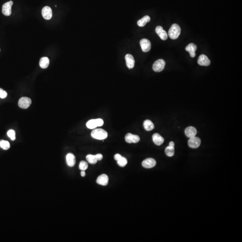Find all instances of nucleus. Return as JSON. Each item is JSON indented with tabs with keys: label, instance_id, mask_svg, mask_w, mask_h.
<instances>
[{
	"label": "nucleus",
	"instance_id": "nucleus-1",
	"mask_svg": "<svg viewBox=\"0 0 242 242\" xmlns=\"http://www.w3.org/2000/svg\"><path fill=\"white\" fill-rule=\"evenodd\" d=\"M181 33V28L177 24H173L168 31V35L170 38L175 40L177 39Z\"/></svg>",
	"mask_w": 242,
	"mask_h": 242
},
{
	"label": "nucleus",
	"instance_id": "nucleus-2",
	"mask_svg": "<svg viewBox=\"0 0 242 242\" xmlns=\"http://www.w3.org/2000/svg\"><path fill=\"white\" fill-rule=\"evenodd\" d=\"M92 138L98 140H103L107 138L108 133L104 129H96L92 132Z\"/></svg>",
	"mask_w": 242,
	"mask_h": 242
},
{
	"label": "nucleus",
	"instance_id": "nucleus-3",
	"mask_svg": "<svg viewBox=\"0 0 242 242\" xmlns=\"http://www.w3.org/2000/svg\"><path fill=\"white\" fill-rule=\"evenodd\" d=\"M104 123V121L101 119H91L87 123L86 126L89 129H93L98 126H102Z\"/></svg>",
	"mask_w": 242,
	"mask_h": 242
},
{
	"label": "nucleus",
	"instance_id": "nucleus-4",
	"mask_svg": "<svg viewBox=\"0 0 242 242\" xmlns=\"http://www.w3.org/2000/svg\"><path fill=\"white\" fill-rule=\"evenodd\" d=\"M165 62L163 59H158L153 63V69L156 72H159L163 71L165 67Z\"/></svg>",
	"mask_w": 242,
	"mask_h": 242
},
{
	"label": "nucleus",
	"instance_id": "nucleus-5",
	"mask_svg": "<svg viewBox=\"0 0 242 242\" xmlns=\"http://www.w3.org/2000/svg\"><path fill=\"white\" fill-rule=\"evenodd\" d=\"M31 104V100L27 97H23L18 101V104L20 108L27 109Z\"/></svg>",
	"mask_w": 242,
	"mask_h": 242
},
{
	"label": "nucleus",
	"instance_id": "nucleus-6",
	"mask_svg": "<svg viewBox=\"0 0 242 242\" xmlns=\"http://www.w3.org/2000/svg\"><path fill=\"white\" fill-rule=\"evenodd\" d=\"M13 5V2L11 1L5 3L2 6V12L4 15L10 16L11 14V7Z\"/></svg>",
	"mask_w": 242,
	"mask_h": 242
},
{
	"label": "nucleus",
	"instance_id": "nucleus-7",
	"mask_svg": "<svg viewBox=\"0 0 242 242\" xmlns=\"http://www.w3.org/2000/svg\"><path fill=\"white\" fill-rule=\"evenodd\" d=\"M201 144V140L197 137H193L190 138L188 141L189 146L191 148H197L199 147Z\"/></svg>",
	"mask_w": 242,
	"mask_h": 242
},
{
	"label": "nucleus",
	"instance_id": "nucleus-8",
	"mask_svg": "<svg viewBox=\"0 0 242 242\" xmlns=\"http://www.w3.org/2000/svg\"><path fill=\"white\" fill-rule=\"evenodd\" d=\"M140 45L143 52H148L151 50V42L148 39H142L140 41Z\"/></svg>",
	"mask_w": 242,
	"mask_h": 242
},
{
	"label": "nucleus",
	"instance_id": "nucleus-9",
	"mask_svg": "<svg viewBox=\"0 0 242 242\" xmlns=\"http://www.w3.org/2000/svg\"><path fill=\"white\" fill-rule=\"evenodd\" d=\"M125 140L128 143H137L140 141V138L137 135L128 133L125 136Z\"/></svg>",
	"mask_w": 242,
	"mask_h": 242
},
{
	"label": "nucleus",
	"instance_id": "nucleus-10",
	"mask_svg": "<svg viewBox=\"0 0 242 242\" xmlns=\"http://www.w3.org/2000/svg\"><path fill=\"white\" fill-rule=\"evenodd\" d=\"M142 166L147 169L153 168L156 165V161L155 159L152 158H148L144 160L142 163Z\"/></svg>",
	"mask_w": 242,
	"mask_h": 242
},
{
	"label": "nucleus",
	"instance_id": "nucleus-11",
	"mask_svg": "<svg viewBox=\"0 0 242 242\" xmlns=\"http://www.w3.org/2000/svg\"><path fill=\"white\" fill-rule=\"evenodd\" d=\"M42 14L43 18L46 20H50L52 17V10L50 7H44L42 9Z\"/></svg>",
	"mask_w": 242,
	"mask_h": 242
},
{
	"label": "nucleus",
	"instance_id": "nucleus-12",
	"mask_svg": "<svg viewBox=\"0 0 242 242\" xmlns=\"http://www.w3.org/2000/svg\"><path fill=\"white\" fill-rule=\"evenodd\" d=\"M198 63L201 66H208L210 64V61L204 54L200 55L198 59Z\"/></svg>",
	"mask_w": 242,
	"mask_h": 242
},
{
	"label": "nucleus",
	"instance_id": "nucleus-13",
	"mask_svg": "<svg viewBox=\"0 0 242 242\" xmlns=\"http://www.w3.org/2000/svg\"><path fill=\"white\" fill-rule=\"evenodd\" d=\"M125 59L127 67L130 69L133 68L135 63V59L133 56L131 54H126L125 56Z\"/></svg>",
	"mask_w": 242,
	"mask_h": 242
},
{
	"label": "nucleus",
	"instance_id": "nucleus-14",
	"mask_svg": "<svg viewBox=\"0 0 242 242\" xmlns=\"http://www.w3.org/2000/svg\"><path fill=\"white\" fill-rule=\"evenodd\" d=\"M156 32L161 40H165L168 38V34L161 26H158L156 28Z\"/></svg>",
	"mask_w": 242,
	"mask_h": 242
},
{
	"label": "nucleus",
	"instance_id": "nucleus-15",
	"mask_svg": "<svg viewBox=\"0 0 242 242\" xmlns=\"http://www.w3.org/2000/svg\"><path fill=\"white\" fill-rule=\"evenodd\" d=\"M97 182L102 186H106L109 182L108 176L105 174H102L99 176L97 180Z\"/></svg>",
	"mask_w": 242,
	"mask_h": 242
},
{
	"label": "nucleus",
	"instance_id": "nucleus-16",
	"mask_svg": "<svg viewBox=\"0 0 242 242\" xmlns=\"http://www.w3.org/2000/svg\"><path fill=\"white\" fill-rule=\"evenodd\" d=\"M187 51L188 52L190 53L191 57H196V51L197 50V46L193 43H191L189 44L185 48Z\"/></svg>",
	"mask_w": 242,
	"mask_h": 242
},
{
	"label": "nucleus",
	"instance_id": "nucleus-17",
	"mask_svg": "<svg viewBox=\"0 0 242 242\" xmlns=\"http://www.w3.org/2000/svg\"><path fill=\"white\" fill-rule=\"evenodd\" d=\"M175 143L171 141L169 143V146L166 148L165 149V154L169 157H172L175 154Z\"/></svg>",
	"mask_w": 242,
	"mask_h": 242
},
{
	"label": "nucleus",
	"instance_id": "nucleus-18",
	"mask_svg": "<svg viewBox=\"0 0 242 242\" xmlns=\"http://www.w3.org/2000/svg\"><path fill=\"white\" fill-rule=\"evenodd\" d=\"M185 135L188 138H191L196 136L197 134V130L196 128L193 126H189L185 130Z\"/></svg>",
	"mask_w": 242,
	"mask_h": 242
},
{
	"label": "nucleus",
	"instance_id": "nucleus-19",
	"mask_svg": "<svg viewBox=\"0 0 242 242\" xmlns=\"http://www.w3.org/2000/svg\"><path fill=\"white\" fill-rule=\"evenodd\" d=\"M66 160L67 165L70 167H73L75 165L76 159L75 156L72 153H68L66 156Z\"/></svg>",
	"mask_w": 242,
	"mask_h": 242
},
{
	"label": "nucleus",
	"instance_id": "nucleus-20",
	"mask_svg": "<svg viewBox=\"0 0 242 242\" xmlns=\"http://www.w3.org/2000/svg\"><path fill=\"white\" fill-rule=\"evenodd\" d=\"M153 140L155 144L160 146L163 143L164 139L158 133H155L153 136Z\"/></svg>",
	"mask_w": 242,
	"mask_h": 242
},
{
	"label": "nucleus",
	"instance_id": "nucleus-21",
	"mask_svg": "<svg viewBox=\"0 0 242 242\" xmlns=\"http://www.w3.org/2000/svg\"><path fill=\"white\" fill-rule=\"evenodd\" d=\"M150 20H151V18L148 15H146L138 21L137 24L139 27H143L146 25L147 23L150 22Z\"/></svg>",
	"mask_w": 242,
	"mask_h": 242
},
{
	"label": "nucleus",
	"instance_id": "nucleus-22",
	"mask_svg": "<svg viewBox=\"0 0 242 242\" xmlns=\"http://www.w3.org/2000/svg\"><path fill=\"white\" fill-rule=\"evenodd\" d=\"M50 64V60L47 57H43L40 59V67L42 69H46Z\"/></svg>",
	"mask_w": 242,
	"mask_h": 242
},
{
	"label": "nucleus",
	"instance_id": "nucleus-23",
	"mask_svg": "<svg viewBox=\"0 0 242 242\" xmlns=\"http://www.w3.org/2000/svg\"><path fill=\"white\" fill-rule=\"evenodd\" d=\"M143 126L146 130L150 131L153 130L154 128V125L153 122L149 120L144 121L143 123Z\"/></svg>",
	"mask_w": 242,
	"mask_h": 242
},
{
	"label": "nucleus",
	"instance_id": "nucleus-24",
	"mask_svg": "<svg viewBox=\"0 0 242 242\" xmlns=\"http://www.w3.org/2000/svg\"><path fill=\"white\" fill-rule=\"evenodd\" d=\"M86 159L88 163L91 164H96L98 160H97L95 155H92L91 154H89L87 155L86 157Z\"/></svg>",
	"mask_w": 242,
	"mask_h": 242
},
{
	"label": "nucleus",
	"instance_id": "nucleus-25",
	"mask_svg": "<svg viewBox=\"0 0 242 242\" xmlns=\"http://www.w3.org/2000/svg\"><path fill=\"white\" fill-rule=\"evenodd\" d=\"M11 145L10 143L7 141L1 140L0 141V147L4 150H8L10 148Z\"/></svg>",
	"mask_w": 242,
	"mask_h": 242
},
{
	"label": "nucleus",
	"instance_id": "nucleus-26",
	"mask_svg": "<svg viewBox=\"0 0 242 242\" xmlns=\"http://www.w3.org/2000/svg\"><path fill=\"white\" fill-rule=\"evenodd\" d=\"M117 163L120 167H124L127 164V159L124 157H122L119 160H117Z\"/></svg>",
	"mask_w": 242,
	"mask_h": 242
},
{
	"label": "nucleus",
	"instance_id": "nucleus-27",
	"mask_svg": "<svg viewBox=\"0 0 242 242\" xmlns=\"http://www.w3.org/2000/svg\"><path fill=\"white\" fill-rule=\"evenodd\" d=\"M88 168V164L85 161H81L79 163V168L80 170L82 171H85Z\"/></svg>",
	"mask_w": 242,
	"mask_h": 242
},
{
	"label": "nucleus",
	"instance_id": "nucleus-28",
	"mask_svg": "<svg viewBox=\"0 0 242 242\" xmlns=\"http://www.w3.org/2000/svg\"><path fill=\"white\" fill-rule=\"evenodd\" d=\"M7 136L11 138L12 141H15L16 139L15 137V132L13 130H10L7 132Z\"/></svg>",
	"mask_w": 242,
	"mask_h": 242
},
{
	"label": "nucleus",
	"instance_id": "nucleus-29",
	"mask_svg": "<svg viewBox=\"0 0 242 242\" xmlns=\"http://www.w3.org/2000/svg\"><path fill=\"white\" fill-rule=\"evenodd\" d=\"M7 96V93L6 91L4 90L2 88H0V98L1 99L6 98Z\"/></svg>",
	"mask_w": 242,
	"mask_h": 242
},
{
	"label": "nucleus",
	"instance_id": "nucleus-30",
	"mask_svg": "<svg viewBox=\"0 0 242 242\" xmlns=\"http://www.w3.org/2000/svg\"><path fill=\"white\" fill-rule=\"evenodd\" d=\"M96 158H97V160H101L103 159V156L101 154H97L95 155Z\"/></svg>",
	"mask_w": 242,
	"mask_h": 242
},
{
	"label": "nucleus",
	"instance_id": "nucleus-31",
	"mask_svg": "<svg viewBox=\"0 0 242 242\" xmlns=\"http://www.w3.org/2000/svg\"><path fill=\"white\" fill-rule=\"evenodd\" d=\"M122 157V156H121V155H120L119 154H115L114 156V159L117 161V160H119V159L120 158Z\"/></svg>",
	"mask_w": 242,
	"mask_h": 242
},
{
	"label": "nucleus",
	"instance_id": "nucleus-32",
	"mask_svg": "<svg viewBox=\"0 0 242 242\" xmlns=\"http://www.w3.org/2000/svg\"><path fill=\"white\" fill-rule=\"evenodd\" d=\"M81 175L82 177H85L86 175V173L85 171H82L81 172Z\"/></svg>",
	"mask_w": 242,
	"mask_h": 242
},
{
	"label": "nucleus",
	"instance_id": "nucleus-33",
	"mask_svg": "<svg viewBox=\"0 0 242 242\" xmlns=\"http://www.w3.org/2000/svg\"></svg>",
	"mask_w": 242,
	"mask_h": 242
}]
</instances>
